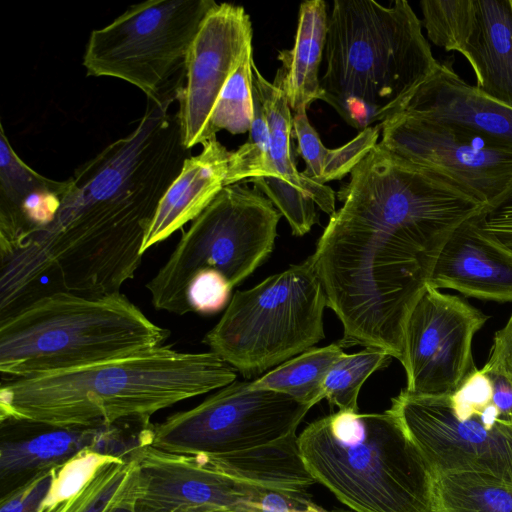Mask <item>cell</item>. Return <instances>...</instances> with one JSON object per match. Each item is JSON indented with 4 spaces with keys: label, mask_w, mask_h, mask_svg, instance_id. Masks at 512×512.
<instances>
[{
    "label": "cell",
    "mask_w": 512,
    "mask_h": 512,
    "mask_svg": "<svg viewBox=\"0 0 512 512\" xmlns=\"http://www.w3.org/2000/svg\"><path fill=\"white\" fill-rule=\"evenodd\" d=\"M312 254L342 348L402 364L408 317L451 235L484 205L377 143L350 172Z\"/></svg>",
    "instance_id": "6da1fadb"
},
{
    "label": "cell",
    "mask_w": 512,
    "mask_h": 512,
    "mask_svg": "<svg viewBox=\"0 0 512 512\" xmlns=\"http://www.w3.org/2000/svg\"><path fill=\"white\" fill-rule=\"evenodd\" d=\"M185 74L147 98L134 130L79 166L52 222L0 255V310L18 311L59 291L120 292L134 278L160 201L179 175V102Z\"/></svg>",
    "instance_id": "7a4b0ae2"
},
{
    "label": "cell",
    "mask_w": 512,
    "mask_h": 512,
    "mask_svg": "<svg viewBox=\"0 0 512 512\" xmlns=\"http://www.w3.org/2000/svg\"><path fill=\"white\" fill-rule=\"evenodd\" d=\"M236 377V370L211 351L162 345L80 368L3 380L0 420L60 428L149 425L156 412L223 388Z\"/></svg>",
    "instance_id": "3957f363"
},
{
    "label": "cell",
    "mask_w": 512,
    "mask_h": 512,
    "mask_svg": "<svg viewBox=\"0 0 512 512\" xmlns=\"http://www.w3.org/2000/svg\"><path fill=\"white\" fill-rule=\"evenodd\" d=\"M321 98L360 132L398 112L440 62L405 0H335Z\"/></svg>",
    "instance_id": "277c9868"
},
{
    "label": "cell",
    "mask_w": 512,
    "mask_h": 512,
    "mask_svg": "<svg viewBox=\"0 0 512 512\" xmlns=\"http://www.w3.org/2000/svg\"><path fill=\"white\" fill-rule=\"evenodd\" d=\"M315 480L356 512H435L433 474L397 419L338 410L298 436Z\"/></svg>",
    "instance_id": "5b68a950"
},
{
    "label": "cell",
    "mask_w": 512,
    "mask_h": 512,
    "mask_svg": "<svg viewBox=\"0 0 512 512\" xmlns=\"http://www.w3.org/2000/svg\"><path fill=\"white\" fill-rule=\"evenodd\" d=\"M169 335L120 292L59 291L0 320V372L18 379L80 368L160 347Z\"/></svg>",
    "instance_id": "8992f818"
},
{
    "label": "cell",
    "mask_w": 512,
    "mask_h": 512,
    "mask_svg": "<svg viewBox=\"0 0 512 512\" xmlns=\"http://www.w3.org/2000/svg\"><path fill=\"white\" fill-rule=\"evenodd\" d=\"M325 307L310 255L250 289L236 291L203 343L252 378L319 343L325 337Z\"/></svg>",
    "instance_id": "52a82bcc"
},
{
    "label": "cell",
    "mask_w": 512,
    "mask_h": 512,
    "mask_svg": "<svg viewBox=\"0 0 512 512\" xmlns=\"http://www.w3.org/2000/svg\"><path fill=\"white\" fill-rule=\"evenodd\" d=\"M281 216L256 188L225 186L146 284L154 308L177 315L191 312L187 287L203 269L219 271L232 288L240 285L270 256Z\"/></svg>",
    "instance_id": "ba28073f"
},
{
    "label": "cell",
    "mask_w": 512,
    "mask_h": 512,
    "mask_svg": "<svg viewBox=\"0 0 512 512\" xmlns=\"http://www.w3.org/2000/svg\"><path fill=\"white\" fill-rule=\"evenodd\" d=\"M420 451L433 475L482 473L512 483V418L476 369L452 393L402 389L387 409Z\"/></svg>",
    "instance_id": "9c48e42d"
},
{
    "label": "cell",
    "mask_w": 512,
    "mask_h": 512,
    "mask_svg": "<svg viewBox=\"0 0 512 512\" xmlns=\"http://www.w3.org/2000/svg\"><path fill=\"white\" fill-rule=\"evenodd\" d=\"M213 0H148L91 32L83 66L89 76L114 77L154 97L185 70L193 40Z\"/></svg>",
    "instance_id": "30bf717a"
},
{
    "label": "cell",
    "mask_w": 512,
    "mask_h": 512,
    "mask_svg": "<svg viewBox=\"0 0 512 512\" xmlns=\"http://www.w3.org/2000/svg\"><path fill=\"white\" fill-rule=\"evenodd\" d=\"M251 381H234L199 405L151 427V447L180 455H224L282 439L311 406Z\"/></svg>",
    "instance_id": "8fae6325"
},
{
    "label": "cell",
    "mask_w": 512,
    "mask_h": 512,
    "mask_svg": "<svg viewBox=\"0 0 512 512\" xmlns=\"http://www.w3.org/2000/svg\"><path fill=\"white\" fill-rule=\"evenodd\" d=\"M380 126L382 147L484 206L512 182V152L481 137L401 111Z\"/></svg>",
    "instance_id": "7c38bea8"
},
{
    "label": "cell",
    "mask_w": 512,
    "mask_h": 512,
    "mask_svg": "<svg viewBox=\"0 0 512 512\" xmlns=\"http://www.w3.org/2000/svg\"><path fill=\"white\" fill-rule=\"evenodd\" d=\"M488 318L463 298L427 284L405 327V390L439 395L458 389L477 369L473 339Z\"/></svg>",
    "instance_id": "4fadbf2b"
},
{
    "label": "cell",
    "mask_w": 512,
    "mask_h": 512,
    "mask_svg": "<svg viewBox=\"0 0 512 512\" xmlns=\"http://www.w3.org/2000/svg\"><path fill=\"white\" fill-rule=\"evenodd\" d=\"M251 52L252 24L244 7L230 3L214 6L202 21L185 64L179 115L187 149L214 138L211 118L216 103Z\"/></svg>",
    "instance_id": "5bb4252c"
},
{
    "label": "cell",
    "mask_w": 512,
    "mask_h": 512,
    "mask_svg": "<svg viewBox=\"0 0 512 512\" xmlns=\"http://www.w3.org/2000/svg\"><path fill=\"white\" fill-rule=\"evenodd\" d=\"M133 456L138 464V512H171L179 507L255 512L262 487L214 469L200 455L143 446Z\"/></svg>",
    "instance_id": "9a60e30c"
},
{
    "label": "cell",
    "mask_w": 512,
    "mask_h": 512,
    "mask_svg": "<svg viewBox=\"0 0 512 512\" xmlns=\"http://www.w3.org/2000/svg\"><path fill=\"white\" fill-rule=\"evenodd\" d=\"M252 83L259 92L269 126L271 173L269 178H255L252 182L286 218L292 234L303 236L318 222L315 205L330 216L335 213V193L328 185L317 184L296 169L291 151L293 116L279 73L271 83L253 63Z\"/></svg>",
    "instance_id": "2e32d148"
},
{
    "label": "cell",
    "mask_w": 512,
    "mask_h": 512,
    "mask_svg": "<svg viewBox=\"0 0 512 512\" xmlns=\"http://www.w3.org/2000/svg\"><path fill=\"white\" fill-rule=\"evenodd\" d=\"M442 48L467 59L480 92L512 108V0H459Z\"/></svg>",
    "instance_id": "e0dca14e"
},
{
    "label": "cell",
    "mask_w": 512,
    "mask_h": 512,
    "mask_svg": "<svg viewBox=\"0 0 512 512\" xmlns=\"http://www.w3.org/2000/svg\"><path fill=\"white\" fill-rule=\"evenodd\" d=\"M399 111L455 126L512 152V108L466 83L449 62L439 63Z\"/></svg>",
    "instance_id": "ac0fdd59"
},
{
    "label": "cell",
    "mask_w": 512,
    "mask_h": 512,
    "mask_svg": "<svg viewBox=\"0 0 512 512\" xmlns=\"http://www.w3.org/2000/svg\"><path fill=\"white\" fill-rule=\"evenodd\" d=\"M118 424L50 427V430L30 438L4 441L0 447V478L4 480L57 467L85 450L128 461L140 447L146 446L144 427L137 434L126 437Z\"/></svg>",
    "instance_id": "d6986e66"
},
{
    "label": "cell",
    "mask_w": 512,
    "mask_h": 512,
    "mask_svg": "<svg viewBox=\"0 0 512 512\" xmlns=\"http://www.w3.org/2000/svg\"><path fill=\"white\" fill-rule=\"evenodd\" d=\"M472 218L445 243L427 284L482 300L512 302V259L477 232Z\"/></svg>",
    "instance_id": "ffe728a7"
},
{
    "label": "cell",
    "mask_w": 512,
    "mask_h": 512,
    "mask_svg": "<svg viewBox=\"0 0 512 512\" xmlns=\"http://www.w3.org/2000/svg\"><path fill=\"white\" fill-rule=\"evenodd\" d=\"M189 156L159 203L142 253L197 218L225 187L231 152L216 137Z\"/></svg>",
    "instance_id": "44dd1931"
},
{
    "label": "cell",
    "mask_w": 512,
    "mask_h": 512,
    "mask_svg": "<svg viewBox=\"0 0 512 512\" xmlns=\"http://www.w3.org/2000/svg\"><path fill=\"white\" fill-rule=\"evenodd\" d=\"M197 455L214 469L260 487L304 491L317 483L302 458L296 433L247 450Z\"/></svg>",
    "instance_id": "7402d4cb"
},
{
    "label": "cell",
    "mask_w": 512,
    "mask_h": 512,
    "mask_svg": "<svg viewBox=\"0 0 512 512\" xmlns=\"http://www.w3.org/2000/svg\"><path fill=\"white\" fill-rule=\"evenodd\" d=\"M326 3L323 0L304 1L300 5L295 44L282 50L278 69L290 108L307 110L321 98L319 67L324 57L328 29Z\"/></svg>",
    "instance_id": "603a6c76"
},
{
    "label": "cell",
    "mask_w": 512,
    "mask_h": 512,
    "mask_svg": "<svg viewBox=\"0 0 512 512\" xmlns=\"http://www.w3.org/2000/svg\"><path fill=\"white\" fill-rule=\"evenodd\" d=\"M306 111L294 113L293 132L298 142V152L306 165L302 174L317 184L325 185L329 181L343 178L378 143L380 124L359 132L339 148L328 149L310 124Z\"/></svg>",
    "instance_id": "cb8c5ba5"
},
{
    "label": "cell",
    "mask_w": 512,
    "mask_h": 512,
    "mask_svg": "<svg viewBox=\"0 0 512 512\" xmlns=\"http://www.w3.org/2000/svg\"><path fill=\"white\" fill-rule=\"evenodd\" d=\"M342 354L338 342L312 347L251 381V387L279 392L312 407L323 399L326 375Z\"/></svg>",
    "instance_id": "d4e9b609"
},
{
    "label": "cell",
    "mask_w": 512,
    "mask_h": 512,
    "mask_svg": "<svg viewBox=\"0 0 512 512\" xmlns=\"http://www.w3.org/2000/svg\"><path fill=\"white\" fill-rule=\"evenodd\" d=\"M435 512H512V483L482 473L433 475Z\"/></svg>",
    "instance_id": "484cf974"
},
{
    "label": "cell",
    "mask_w": 512,
    "mask_h": 512,
    "mask_svg": "<svg viewBox=\"0 0 512 512\" xmlns=\"http://www.w3.org/2000/svg\"><path fill=\"white\" fill-rule=\"evenodd\" d=\"M392 356L377 347H364L353 354H342L328 371L322 387L323 399L331 407L358 412V395L367 378L389 365Z\"/></svg>",
    "instance_id": "4316f807"
},
{
    "label": "cell",
    "mask_w": 512,
    "mask_h": 512,
    "mask_svg": "<svg viewBox=\"0 0 512 512\" xmlns=\"http://www.w3.org/2000/svg\"><path fill=\"white\" fill-rule=\"evenodd\" d=\"M253 63L251 52L241 62L222 91L211 118V133L214 137L221 130L231 134L249 132L254 115Z\"/></svg>",
    "instance_id": "83f0119b"
},
{
    "label": "cell",
    "mask_w": 512,
    "mask_h": 512,
    "mask_svg": "<svg viewBox=\"0 0 512 512\" xmlns=\"http://www.w3.org/2000/svg\"><path fill=\"white\" fill-rule=\"evenodd\" d=\"M254 115L247 141L231 152L225 186L250 178H269L270 131L256 86L252 83Z\"/></svg>",
    "instance_id": "f1b7e54d"
},
{
    "label": "cell",
    "mask_w": 512,
    "mask_h": 512,
    "mask_svg": "<svg viewBox=\"0 0 512 512\" xmlns=\"http://www.w3.org/2000/svg\"><path fill=\"white\" fill-rule=\"evenodd\" d=\"M121 459L85 450L58 466L52 486L39 512H54L62 503L76 495L103 465Z\"/></svg>",
    "instance_id": "f546056e"
},
{
    "label": "cell",
    "mask_w": 512,
    "mask_h": 512,
    "mask_svg": "<svg viewBox=\"0 0 512 512\" xmlns=\"http://www.w3.org/2000/svg\"><path fill=\"white\" fill-rule=\"evenodd\" d=\"M134 465V457L103 465L74 496L67 512H104L127 481Z\"/></svg>",
    "instance_id": "4dcf8cb0"
},
{
    "label": "cell",
    "mask_w": 512,
    "mask_h": 512,
    "mask_svg": "<svg viewBox=\"0 0 512 512\" xmlns=\"http://www.w3.org/2000/svg\"><path fill=\"white\" fill-rule=\"evenodd\" d=\"M477 232L512 259V182L493 203L472 218Z\"/></svg>",
    "instance_id": "1f68e13d"
},
{
    "label": "cell",
    "mask_w": 512,
    "mask_h": 512,
    "mask_svg": "<svg viewBox=\"0 0 512 512\" xmlns=\"http://www.w3.org/2000/svg\"><path fill=\"white\" fill-rule=\"evenodd\" d=\"M231 291L232 286L219 271L203 269L190 280L186 300L190 311L211 315L228 306Z\"/></svg>",
    "instance_id": "d6a6232c"
},
{
    "label": "cell",
    "mask_w": 512,
    "mask_h": 512,
    "mask_svg": "<svg viewBox=\"0 0 512 512\" xmlns=\"http://www.w3.org/2000/svg\"><path fill=\"white\" fill-rule=\"evenodd\" d=\"M57 469L58 466L35 473L25 483L2 497L0 512H39Z\"/></svg>",
    "instance_id": "836d02e7"
},
{
    "label": "cell",
    "mask_w": 512,
    "mask_h": 512,
    "mask_svg": "<svg viewBox=\"0 0 512 512\" xmlns=\"http://www.w3.org/2000/svg\"><path fill=\"white\" fill-rule=\"evenodd\" d=\"M311 501L307 490L262 487L255 512H309Z\"/></svg>",
    "instance_id": "e575fe53"
},
{
    "label": "cell",
    "mask_w": 512,
    "mask_h": 512,
    "mask_svg": "<svg viewBox=\"0 0 512 512\" xmlns=\"http://www.w3.org/2000/svg\"><path fill=\"white\" fill-rule=\"evenodd\" d=\"M134 457V456H133ZM135 458V457H134ZM139 495L138 464L135 459L134 468L125 484L112 498L104 512H138L137 500Z\"/></svg>",
    "instance_id": "d590c367"
},
{
    "label": "cell",
    "mask_w": 512,
    "mask_h": 512,
    "mask_svg": "<svg viewBox=\"0 0 512 512\" xmlns=\"http://www.w3.org/2000/svg\"><path fill=\"white\" fill-rule=\"evenodd\" d=\"M171 512H230L222 509L215 508H197V507H179Z\"/></svg>",
    "instance_id": "8d00e7d4"
},
{
    "label": "cell",
    "mask_w": 512,
    "mask_h": 512,
    "mask_svg": "<svg viewBox=\"0 0 512 512\" xmlns=\"http://www.w3.org/2000/svg\"><path fill=\"white\" fill-rule=\"evenodd\" d=\"M74 496L70 500L62 503L54 512H67L73 502Z\"/></svg>",
    "instance_id": "74e56055"
},
{
    "label": "cell",
    "mask_w": 512,
    "mask_h": 512,
    "mask_svg": "<svg viewBox=\"0 0 512 512\" xmlns=\"http://www.w3.org/2000/svg\"><path fill=\"white\" fill-rule=\"evenodd\" d=\"M309 512H330V511L323 509L322 507H320L319 505H317L316 503L311 501L309 504Z\"/></svg>",
    "instance_id": "f35d334b"
}]
</instances>
